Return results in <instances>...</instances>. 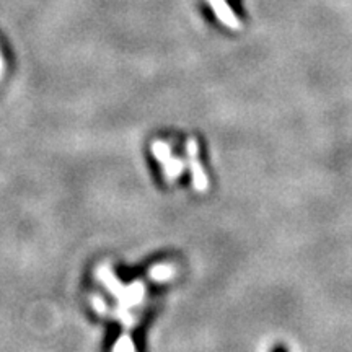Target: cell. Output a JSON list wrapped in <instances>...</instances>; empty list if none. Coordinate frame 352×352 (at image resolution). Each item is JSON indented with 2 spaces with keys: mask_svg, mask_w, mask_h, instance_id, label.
Segmentation results:
<instances>
[{
  "mask_svg": "<svg viewBox=\"0 0 352 352\" xmlns=\"http://www.w3.org/2000/svg\"><path fill=\"white\" fill-rule=\"evenodd\" d=\"M98 277L101 283L107 284L109 292L120 300V305L122 308L138 305L145 296V285L142 283H134L132 285H122L120 280H116V277L113 276V272L109 271L108 266L100 267Z\"/></svg>",
  "mask_w": 352,
  "mask_h": 352,
  "instance_id": "6da1fadb",
  "label": "cell"
},
{
  "mask_svg": "<svg viewBox=\"0 0 352 352\" xmlns=\"http://www.w3.org/2000/svg\"><path fill=\"white\" fill-rule=\"evenodd\" d=\"M175 267L170 266V264H158V266H153L151 270V277L153 280H158V283H164V280H168L170 277H173Z\"/></svg>",
  "mask_w": 352,
  "mask_h": 352,
  "instance_id": "5b68a950",
  "label": "cell"
},
{
  "mask_svg": "<svg viewBox=\"0 0 352 352\" xmlns=\"http://www.w3.org/2000/svg\"><path fill=\"white\" fill-rule=\"evenodd\" d=\"M209 3H210V7L214 8L215 15H217V19L222 21V23H226L228 28H232V30L240 28L239 19H236L235 13L230 10V7L227 6L226 0H209Z\"/></svg>",
  "mask_w": 352,
  "mask_h": 352,
  "instance_id": "277c9868",
  "label": "cell"
},
{
  "mask_svg": "<svg viewBox=\"0 0 352 352\" xmlns=\"http://www.w3.org/2000/svg\"><path fill=\"white\" fill-rule=\"evenodd\" d=\"M188 157H189V168H191L192 175V186H195L197 191H206L208 189V178H206L204 171H202V166L199 164V147H197V142L195 139L188 140Z\"/></svg>",
  "mask_w": 352,
  "mask_h": 352,
  "instance_id": "3957f363",
  "label": "cell"
},
{
  "mask_svg": "<svg viewBox=\"0 0 352 352\" xmlns=\"http://www.w3.org/2000/svg\"><path fill=\"white\" fill-rule=\"evenodd\" d=\"M94 307H95L98 311H107V310H108L107 303H104V300H101L100 297H94Z\"/></svg>",
  "mask_w": 352,
  "mask_h": 352,
  "instance_id": "8992f818",
  "label": "cell"
},
{
  "mask_svg": "<svg viewBox=\"0 0 352 352\" xmlns=\"http://www.w3.org/2000/svg\"><path fill=\"white\" fill-rule=\"evenodd\" d=\"M2 72H3V59L2 56H0V76H2Z\"/></svg>",
  "mask_w": 352,
  "mask_h": 352,
  "instance_id": "ba28073f",
  "label": "cell"
},
{
  "mask_svg": "<svg viewBox=\"0 0 352 352\" xmlns=\"http://www.w3.org/2000/svg\"><path fill=\"white\" fill-rule=\"evenodd\" d=\"M152 152L157 160H160L162 165H164L166 179H175L183 173V168H184L183 160H178V158L171 155L170 147L165 142H162V140H155V142L152 144Z\"/></svg>",
  "mask_w": 352,
  "mask_h": 352,
  "instance_id": "7a4b0ae2",
  "label": "cell"
},
{
  "mask_svg": "<svg viewBox=\"0 0 352 352\" xmlns=\"http://www.w3.org/2000/svg\"><path fill=\"white\" fill-rule=\"evenodd\" d=\"M271 352H289L287 347H285L284 344H276L274 347H272Z\"/></svg>",
  "mask_w": 352,
  "mask_h": 352,
  "instance_id": "52a82bcc",
  "label": "cell"
}]
</instances>
